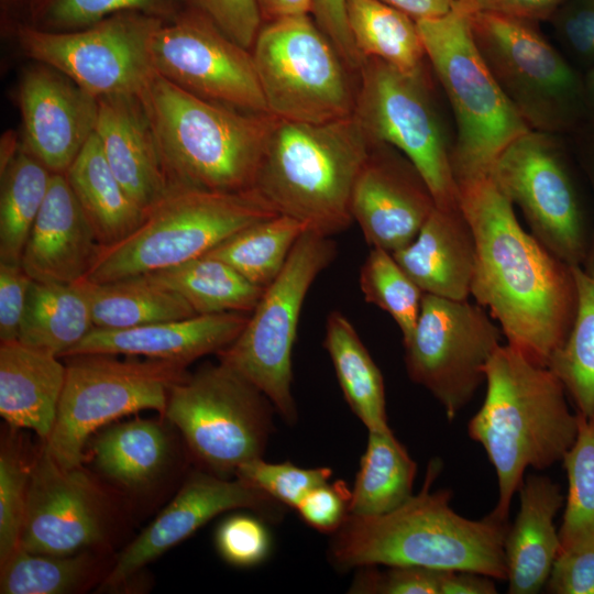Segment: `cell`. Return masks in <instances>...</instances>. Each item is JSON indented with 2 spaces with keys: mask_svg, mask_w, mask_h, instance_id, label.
Returning <instances> with one entry per match:
<instances>
[{
  "mask_svg": "<svg viewBox=\"0 0 594 594\" xmlns=\"http://www.w3.org/2000/svg\"><path fill=\"white\" fill-rule=\"evenodd\" d=\"M458 188L476 244L471 295L507 343L548 366L575 316L572 266L520 226L513 204L488 175L461 180Z\"/></svg>",
  "mask_w": 594,
  "mask_h": 594,
  "instance_id": "1",
  "label": "cell"
},
{
  "mask_svg": "<svg viewBox=\"0 0 594 594\" xmlns=\"http://www.w3.org/2000/svg\"><path fill=\"white\" fill-rule=\"evenodd\" d=\"M441 466L432 459L420 492L396 509L377 516L349 514L332 534V563L341 569L382 564L470 571L506 581L508 520L492 512L477 520L455 513L450 490L431 491Z\"/></svg>",
  "mask_w": 594,
  "mask_h": 594,
  "instance_id": "2",
  "label": "cell"
},
{
  "mask_svg": "<svg viewBox=\"0 0 594 594\" xmlns=\"http://www.w3.org/2000/svg\"><path fill=\"white\" fill-rule=\"evenodd\" d=\"M484 375L485 398L468 433L484 448L496 472L498 499L492 513L508 520L526 470L562 461L576 438L580 416L571 413L556 374L509 343L495 350Z\"/></svg>",
  "mask_w": 594,
  "mask_h": 594,
  "instance_id": "3",
  "label": "cell"
},
{
  "mask_svg": "<svg viewBox=\"0 0 594 594\" xmlns=\"http://www.w3.org/2000/svg\"><path fill=\"white\" fill-rule=\"evenodd\" d=\"M140 96L170 189L254 188L276 117L204 99L156 73Z\"/></svg>",
  "mask_w": 594,
  "mask_h": 594,
  "instance_id": "4",
  "label": "cell"
},
{
  "mask_svg": "<svg viewBox=\"0 0 594 594\" xmlns=\"http://www.w3.org/2000/svg\"><path fill=\"white\" fill-rule=\"evenodd\" d=\"M375 145L353 114L324 123L276 119L254 188L278 215L331 237L353 222L352 190Z\"/></svg>",
  "mask_w": 594,
  "mask_h": 594,
  "instance_id": "5",
  "label": "cell"
},
{
  "mask_svg": "<svg viewBox=\"0 0 594 594\" xmlns=\"http://www.w3.org/2000/svg\"><path fill=\"white\" fill-rule=\"evenodd\" d=\"M278 213L255 189L172 188L127 238L99 245L84 279L103 283L204 256L238 231Z\"/></svg>",
  "mask_w": 594,
  "mask_h": 594,
  "instance_id": "6",
  "label": "cell"
},
{
  "mask_svg": "<svg viewBox=\"0 0 594 594\" xmlns=\"http://www.w3.org/2000/svg\"><path fill=\"white\" fill-rule=\"evenodd\" d=\"M427 59L454 114L451 166L457 184L487 176L502 151L531 130L508 101L473 41L469 15L458 10L417 21Z\"/></svg>",
  "mask_w": 594,
  "mask_h": 594,
  "instance_id": "7",
  "label": "cell"
},
{
  "mask_svg": "<svg viewBox=\"0 0 594 594\" xmlns=\"http://www.w3.org/2000/svg\"><path fill=\"white\" fill-rule=\"evenodd\" d=\"M468 15L479 53L529 129L560 134L574 128L588 109L584 78L538 22L485 11Z\"/></svg>",
  "mask_w": 594,
  "mask_h": 594,
  "instance_id": "8",
  "label": "cell"
},
{
  "mask_svg": "<svg viewBox=\"0 0 594 594\" xmlns=\"http://www.w3.org/2000/svg\"><path fill=\"white\" fill-rule=\"evenodd\" d=\"M116 354L66 356V377L53 430L43 447L65 469L82 465L89 437L100 427L141 410L165 414L170 388L186 365Z\"/></svg>",
  "mask_w": 594,
  "mask_h": 594,
  "instance_id": "9",
  "label": "cell"
},
{
  "mask_svg": "<svg viewBox=\"0 0 594 594\" xmlns=\"http://www.w3.org/2000/svg\"><path fill=\"white\" fill-rule=\"evenodd\" d=\"M268 112L324 123L354 112V74L309 14L264 23L251 48Z\"/></svg>",
  "mask_w": 594,
  "mask_h": 594,
  "instance_id": "10",
  "label": "cell"
},
{
  "mask_svg": "<svg viewBox=\"0 0 594 594\" xmlns=\"http://www.w3.org/2000/svg\"><path fill=\"white\" fill-rule=\"evenodd\" d=\"M337 255L331 237L305 231L278 276L265 287L239 337L218 354L273 404L288 424L297 420L292 353L310 286Z\"/></svg>",
  "mask_w": 594,
  "mask_h": 594,
  "instance_id": "11",
  "label": "cell"
},
{
  "mask_svg": "<svg viewBox=\"0 0 594 594\" xmlns=\"http://www.w3.org/2000/svg\"><path fill=\"white\" fill-rule=\"evenodd\" d=\"M274 410L257 387L219 361L176 383L164 416L180 431L197 461L224 476L263 457Z\"/></svg>",
  "mask_w": 594,
  "mask_h": 594,
  "instance_id": "12",
  "label": "cell"
},
{
  "mask_svg": "<svg viewBox=\"0 0 594 594\" xmlns=\"http://www.w3.org/2000/svg\"><path fill=\"white\" fill-rule=\"evenodd\" d=\"M425 68L406 72L365 58L358 74L353 116L374 144L403 153L427 183L438 207L459 206L452 144L432 100Z\"/></svg>",
  "mask_w": 594,
  "mask_h": 594,
  "instance_id": "13",
  "label": "cell"
},
{
  "mask_svg": "<svg viewBox=\"0 0 594 594\" xmlns=\"http://www.w3.org/2000/svg\"><path fill=\"white\" fill-rule=\"evenodd\" d=\"M164 21L141 12H122L66 32L18 23L15 34L28 57L59 70L100 99L143 91L155 75L151 46Z\"/></svg>",
  "mask_w": 594,
  "mask_h": 594,
  "instance_id": "14",
  "label": "cell"
},
{
  "mask_svg": "<svg viewBox=\"0 0 594 594\" xmlns=\"http://www.w3.org/2000/svg\"><path fill=\"white\" fill-rule=\"evenodd\" d=\"M503 337L477 302L424 294L416 327L403 342L408 376L453 420L485 382L484 369Z\"/></svg>",
  "mask_w": 594,
  "mask_h": 594,
  "instance_id": "15",
  "label": "cell"
},
{
  "mask_svg": "<svg viewBox=\"0 0 594 594\" xmlns=\"http://www.w3.org/2000/svg\"><path fill=\"white\" fill-rule=\"evenodd\" d=\"M488 176L524 215L530 233L570 266H582L588 242L579 197L558 134L529 130L498 155Z\"/></svg>",
  "mask_w": 594,
  "mask_h": 594,
  "instance_id": "16",
  "label": "cell"
},
{
  "mask_svg": "<svg viewBox=\"0 0 594 594\" xmlns=\"http://www.w3.org/2000/svg\"><path fill=\"white\" fill-rule=\"evenodd\" d=\"M156 74L204 99L243 111L270 113L251 50L189 8L165 20L154 34Z\"/></svg>",
  "mask_w": 594,
  "mask_h": 594,
  "instance_id": "17",
  "label": "cell"
},
{
  "mask_svg": "<svg viewBox=\"0 0 594 594\" xmlns=\"http://www.w3.org/2000/svg\"><path fill=\"white\" fill-rule=\"evenodd\" d=\"M109 496L84 466L65 469L42 448L31 466L20 548L69 556L92 551L108 538Z\"/></svg>",
  "mask_w": 594,
  "mask_h": 594,
  "instance_id": "18",
  "label": "cell"
},
{
  "mask_svg": "<svg viewBox=\"0 0 594 594\" xmlns=\"http://www.w3.org/2000/svg\"><path fill=\"white\" fill-rule=\"evenodd\" d=\"M248 508L262 519L276 522L286 506L235 477L228 480L211 472L191 474L173 501L120 553L102 580V588L117 590L147 563L190 537L221 513Z\"/></svg>",
  "mask_w": 594,
  "mask_h": 594,
  "instance_id": "19",
  "label": "cell"
},
{
  "mask_svg": "<svg viewBox=\"0 0 594 594\" xmlns=\"http://www.w3.org/2000/svg\"><path fill=\"white\" fill-rule=\"evenodd\" d=\"M436 207L414 164L398 150L376 144L352 190L351 213L371 248L394 253L409 244Z\"/></svg>",
  "mask_w": 594,
  "mask_h": 594,
  "instance_id": "20",
  "label": "cell"
},
{
  "mask_svg": "<svg viewBox=\"0 0 594 594\" xmlns=\"http://www.w3.org/2000/svg\"><path fill=\"white\" fill-rule=\"evenodd\" d=\"M18 92L22 145L52 173L64 174L96 131L98 99L37 62L23 72Z\"/></svg>",
  "mask_w": 594,
  "mask_h": 594,
  "instance_id": "21",
  "label": "cell"
},
{
  "mask_svg": "<svg viewBox=\"0 0 594 594\" xmlns=\"http://www.w3.org/2000/svg\"><path fill=\"white\" fill-rule=\"evenodd\" d=\"M250 314L195 315L128 329L91 331L65 356L103 353L144 356L188 366L210 353H219L241 333Z\"/></svg>",
  "mask_w": 594,
  "mask_h": 594,
  "instance_id": "22",
  "label": "cell"
},
{
  "mask_svg": "<svg viewBox=\"0 0 594 594\" xmlns=\"http://www.w3.org/2000/svg\"><path fill=\"white\" fill-rule=\"evenodd\" d=\"M99 245L65 175L53 173L21 256L22 267L34 280L73 284L87 275Z\"/></svg>",
  "mask_w": 594,
  "mask_h": 594,
  "instance_id": "23",
  "label": "cell"
},
{
  "mask_svg": "<svg viewBox=\"0 0 594 594\" xmlns=\"http://www.w3.org/2000/svg\"><path fill=\"white\" fill-rule=\"evenodd\" d=\"M95 134L113 174L141 208L147 211L170 190L140 95L98 99Z\"/></svg>",
  "mask_w": 594,
  "mask_h": 594,
  "instance_id": "24",
  "label": "cell"
},
{
  "mask_svg": "<svg viewBox=\"0 0 594 594\" xmlns=\"http://www.w3.org/2000/svg\"><path fill=\"white\" fill-rule=\"evenodd\" d=\"M425 293L464 300L471 295L476 244L461 206H436L417 237L392 253Z\"/></svg>",
  "mask_w": 594,
  "mask_h": 594,
  "instance_id": "25",
  "label": "cell"
},
{
  "mask_svg": "<svg viewBox=\"0 0 594 594\" xmlns=\"http://www.w3.org/2000/svg\"><path fill=\"white\" fill-rule=\"evenodd\" d=\"M520 506L504 541L508 593L536 594L546 586L560 551L554 518L563 505L560 486L544 475L525 476Z\"/></svg>",
  "mask_w": 594,
  "mask_h": 594,
  "instance_id": "26",
  "label": "cell"
},
{
  "mask_svg": "<svg viewBox=\"0 0 594 594\" xmlns=\"http://www.w3.org/2000/svg\"><path fill=\"white\" fill-rule=\"evenodd\" d=\"M59 359L19 340L0 343V415L11 429L48 439L66 377Z\"/></svg>",
  "mask_w": 594,
  "mask_h": 594,
  "instance_id": "27",
  "label": "cell"
},
{
  "mask_svg": "<svg viewBox=\"0 0 594 594\" xmlns=\"http://www.w3.org/2000/svg\"><path fill=\"white\" fill-rule=\"evenodd\" d=\"M64 175L100 245L123 240L143 222L147 211L124 190L95 133Z\"/></svg>",
  "mask_w": 594,
  "mask_h": 594,
  "instance_id": "28",
  "label": "cell"
},
{
  "mask_svg": "<svg viewBox=\"0 0 594 594\" xmlns=\"http://www.w3.org/2000/svg\"><path fill=\"white\" fill-rule=\"evenodd\" d=\"M95 327L88 298L79 284L32 280L18 340L65 356Z\"/></svg>",
  "mask_w": 594,
  "mask_h": 594,
  "instance_id": "29",
  "label": "cell"
},
{
  "mask_svg": "<svg viewBox=\"0 0 594 594\" xmlns=\"http://www.w3.org/2000/svg\"><path fill=\"white\" fill-rule=\"evenodd\" d=\"M323 346L346 403L369 432L392 431L382 373L352 322L341 311L329 314Z\"/></svg>",
  "mask_w": 594,
  "mask_h": 594,
  "instance_id": "30",
  "label": "cell"
},
{
  "mask_svg": "<svg viewBox=\"0 0 594 594\" xmlns=\"http://www.w3.org/2000/svg\"><path fill=\"white\" fill-rule=\"evenodd\" d=\"M77 283L88 298L96 328L128 329L196 315L183 297L145 275Z\"/></svg>",
  "mask_w": 594,
  "mask_h": 594,
  "instance_id": "31",
  "label": "cell"
},
{
  "mask_svg": "<svg viewBox=\"0 0 594 594\" xmlns=\"http://www.w3.org/2000/svg\"><path fill=\"white\" fill-rule=\"evenodd\" d=\"M143 275L178 294L196 315L251 314L265 289L229 264L205 255Z\"/></svg>",
  "mask_w": 594,
  "mask_h": 594,
  "instance_id": "32",
  "label": "cell"
},
{
  "mask_svg": "<svg viewBox=\"0 0 594 594\" xmlns=\"http://www.w3.org/2000/svg\"><path fill=\"white\" fill-rule=\"evenodd\" d=\"M91 448L101 473L132 490L144 488L157 479L169 451L162 426L141 418L107 428Z\"/></svg>",
  "mask_w": 594,
  "mask_h": 594,
  "instance_id": "33",
  "label": "cell"
},
{
  "mask_svg": "<svg viewBox=\"0 0 594 594\" xmlns=\"http://www.w3.org/2000/svg\"><path fill=\"white\" fill-rule=\"evenodd\" d=\"M417 464L393 431L369 432L365 452L351 490L350 514L389 513L414 494Z\"/></svg>",
  "mask_w": 594,
  "mask_h": 594,
  "instance_id": "34",
  "label": "cell"
},
{
  "mask_svg": "<svg viewBox=\"0 0 594 594\" xmlns=\"http://www.w3.org/2000/svg\"><path fill=\"white\" fill-rule=\"evenodd\" d=\"M348 26L365 59H382L406 72L425 68L427 58L417 21L381 0H346Z\"/></svg>",
  "mask_w": 594,
  "mask_h": 594,
  "instance_id": "35",
  "label": "cell"
},
{
  "mask_svg": "<svg viewBox=\"0 0 594 594\" xmlns=\"http://www.w3.org/2000/svg\"><path fill=\"white\" fill-rule=\"evenodd\" d=\"M0 174V262L20 263L53 173L21 142Z\"/></svg>",
  "mask_w": 594,
  "mask_h": 594,
  "instance_id": "36",
  "label": "cell"
},
{
  "mask_svg": "<svg viewBox=\"0 0 594 594\" xmlns=\"http://www.w3.org/2000/svg\"><path fill=\"white\" fill-rule=\"evenodd\" d=\"M307 228L288 216L257 221L228 238L205 256L218 258L251 283L267 287L282 272Z\"/></svg>",
  "mask_w": 594,
  "mask_h": 594,
  "instance_id": "37",
  "label": "cell"
},
{
  "mask_svg": "<svg viewBox=\"0 0 594 594\" xmlns=\"http://www.w3.org/2000/svg\"><path fill=\"white\" fill-rule=\"evenodd\" d=\"M576 310L570 332L548 367L562 383L576 413L594 416V272L572 266Z\"/></svg>",
  "mask_w": 594,
  "mask_h": 594,
  "instance_id": "38",
  "label": "cell"
},
{
  "mask_svg": "<svg viewBox=\"0 0 594 594\" xmlns=\"http://www.w3.org/2000/svg\"><path fill=\"white\" fill-rule=\"evenodd\" d=\"M0 572L1 594H67L89 586L99 574V563L91 551L55 556L19 548Z\"/></svg>",
  "mask_w": 594,
  "mask_h": 594,
  "instance_id": "39",
  "label": "cell"
},
{
  "mask_svg": "<svg viewBox=\"0 0 594 594\" xmlns=\"http://www.w3.org/2000/svg\"><path fill=\"white\" fill-rule=\"evenodd\" d=\"M579 416L576 438L562 459L568 494L559 553L594 548V416Z\"/></svg>",
  "mask_w": 594,
  "mask_h": 594,
  "instance_id": "40",
  "label": "cell"
},
{
  "mask_svg": "<svg viewBox=\"0 0 594 594\" xmlns=\"http://www.w3.org/2000/svg\"><path fill=\"white\" fill-rule=\"evenodd\" d=\"M24 6L21 23L47 32L84 29L122 12L169 20L182 11L177 0H26Z\"/></svg>",
  "mask_w": 594,
  "mask_h": 594,
  "instance_id": "41",
  "label": "cell"
},
{
  "mask_svg": "<svg viewBox=\"0 0 594 594\" xmlns=\"http://www.w3.org/2000/svg\"><path fill=\"white\" fill-rule=\"evenodd\" d=\"M359 285L365 301L387 312L397 323L403 342L406 341L416 327L425 293L393 254L371 248L360 270Z\"/></svg>",
  "mask_w": 594,
  "mask_h": 594,
  "instance_id": "42",
  "label": "cell"
},
{
  "mask_svg": "<svg viewBox=\"0 0 594 594\" xmlns=\"http://www.w3.org/2000/svg\"><path fill=\"white\" fill-rule=\"evenodd\" d=\"M32 463L13 441L0 454V565L19 548L25 518Z\"/></svg>",
  "mask_w": 594,
  "mask_h": 594,
  "instance_id": "43",
  "label": "cell"
},
{
  "mask_svg": "<svg viewBox=\"0 0 594 594\" xmlns=\"http://www.w3.org/2000/svg\"><path fill=\"white\" fill-rule=\"evenodd\" d=\"M234 475L284 506L296 509L312 488L329 481L332 471L329 468L304 469L290 462L268 463L258 458L241 465Z\"/></svg>",
  "mask_w": 594,
  "mask_h": 594,
  "instance_id": "44",
  "label": "cell"
},
{
  "mask_svg": "<svg viewBox=\"0 0 594 594\" xmlns=\"http://www.w3.org/2000/svg\"><path fill=\"white\" fill-rule=\"evenodd\" d=\"M443 570L415 565H392L378 571L361 566L349 592L358 594H440Z\"/></svg>",
  "mask_w": 594,
  "mask_h": 594,
  "instance_id": "45",
  "label": "cell"
},
{
  "mask_svg": "<svg viewBox=\"0 0 594 594\" xmlns=\"http://www.w3.org/2000/svg\"><path fill=\"white\" fill-rule=\"evenodd\" d=\"M261 519L238 514L218 526L216 547L227 562L237 566H253L268 556L271 538Z\"/></svg>",
  "mask_w": 594,
  "mask_h": 594,
  "instance_id": "46",
  "label": "cell"
},
{
  "mask_svg": "<svg viewBox=\"0 0 594 594\" xmlns=\"http://www.w3.org/2000/svg\"><path fill=\"white\" fill-rule=\"evenodd\" d=\"M239 45L251 50L263 25L256 0H186Z\"/></svg>",
  "mask_w": 594,
  "mask_h": 594,
  "instance_id": "47",
  "label": "cell"
},
{
  "mask_svg": "<svg viewBox=\"0 0 594 594\" xmlns=\"http://www.w3.org/2000/svg\"><path fill=\"white\" fill-rule=\"evenodd\" d=\"M550 21L574 57L584 63L594 61V0H566Z\"/></svg>",
  "mask_w": 594,
  "mask_h": 594,
  "instance_id": "48",
  "label": "cell"
},
{
  "mask_svg": "<svg viewBox=\"0 0 594 594\" xmlns=\"http://www.w3.org/2000/svg\"><path fill=\"white\" fill-rule=\"evenodd\" d=\"M350 495L341 481L326 482L312 488L296 507L301 519L324 534L336 532L350 514Z\"/></svg>",
  "mask_w": 594,
  "mask_h": 594,
  "instance_id": "49",
  "label": "cell"
},
{
  "mask_svg": "<svg viewBox=\"0 0 594 594\" xmlns=\"http://www.w3.org/2000/svg\"><path fill=\"white\" fill-rule=\"evenodd\" d=\"M31 276L21 263L0 262V341L18 340Z\"/></svg>",
  "mask_w": 594,
  "mask_h": 594,
  "instance_id": "50",
  "label": "cell"
},
{
  "mask_svg": "<svg viewBox=\"0 0 594 594\" xmlns=\"http://www.w3.org/2000/svg\"><path fill=\"white\" fill-rule=\"evenodd\" d=\"M546 585L554 594H594V548L560 552Z\"/></svg>",
  "mask_w": 594,
  "mask_h": 594,
  "instance_id": "51",
  "label": "cell"
},
{
  "mask_svg": "<svg viewBox=\"0 0 594 594\" xmlns=\"http://www.w3.org/2000/svg\"><path fill=\"white\" fill-rule=\"evenodd\" d=\"M346 0H312L315 22L331 41L348 67L359 74L364 58L351 36L345 11Z\"/></svg>",
  "mask_w": 594,
  "mask_h": 594,
  "instance_id": "52",
  "label": "cell"
},
{
  "mask_svg": "<svg viewBox=\"0 0 594 594\" xmlns=\"http://www.w3.org/2000/svg\"><path fill=\"white\" fill-rule=\"evenodd\" d=\"M566 0H463L455 9L463 13L494 12L531 21L550 20Z\"/></svg>",
  "mask_w": 594,
  "mask_h": 594,
  "instance_id": "53",
  "label": "cell"
},
{
  "mask_svg": "<svg viewBox=\"0 0 594 594\" xmlns=\"http://www.w3.org/2000/svg\"><path fill=\"white\" fill-rule=\"evenodd\" d=\"M494 579L470 571L443 570L440 594H494Z\"/></svg>",
  "mask_w": 594,
  "mask_h": 594,
  "instance_id": "54",
  "label": "cell"
},
{
  "mask_svg": "<svg viewBox=\"0 0 594 594\" xmlns=\"http://www.w3.org/2000/svg\"><path fill=\"white\" fill-rule=\"evenodd\" d=\"M416 21L436 19L455 10L463 0H381Z\"/></svg>",
  "mask_w": 594,
  "mask_h": 594,
  "instance_id": "55",
  "label": "cell"
},
{
  "mask_svg": "<svg viewBox=\"0 0 594 594\" xmlns=\"http://www.w3.org/2000/svg\"><path fill=\"white\" fill-rule=\"evenodd\" d=\"M264 23L311 13L312 0H256Z\"/></svg>",
  "mask_w": 594,
  "mask_h": 594,
  "instance_id": "56",
  "label": "cell"
},
{
  "mask_svg": "<svg viewBox=\"0 0 594 594\" xmlns=\"http://www.w3.org/2000/svg\"><path fill=\"white\" fill-rule=\"evenodd\" d=\"M20 145L21 141H19L15 132L10 131L2 136L0 146V172L12 161Z\"/></svg>",
  "mask_w": 594,
  "mask_h": 594,
  "instance_id": "57",
  "label": "cell"
},
{
  "mask_svg": "<svg viewBox=\"0 0 594 594\" xmlns=\"http://www.w3.org/2000/svg\"><path fill=\"white\" fill-rule=\"evenodd\" d=\"M584 88L587 107L594 110V67L590 69L584 78Z\"/></svg>",
  "mask_w": 594,
  "mask_h": 594,
  "instance_id": "58",
  "label": "cell"
},
{
  "mask_svg": "<svg viewBox=\"0 0 594 594\" xmlns=\"http://www.w3.org/2000/svg\"><path fill=\"white\" fill-rule=\"evenodd\" d=\"M582 267L588 272H594V233L592 241L588 243L586 258Z\"/></svg>",
  "mask_w": 594,
  "mask_h": 594,
  "instance_id": "59",
  "label": "cell"
}]
</instances>
